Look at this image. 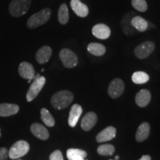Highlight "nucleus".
Masks as SVG:
<instances>
[{
	"label": "nucleus",
	"instance_id": "obj_1",
	"mask_svg": "<svg viewBox=\"0 0 160 160\" xmlns=\"http://www.w3.org/2000/svg\"><path fill=\"white\" fill-rule=\"evenodd\" d=\"M73 99V94L71 91H60L51 97V105L57 110L65 109L68 106L71 105Z\"/></svg>",
	"mask_w": 160,
	"mask_h": 160
},
{
	"label": "nucleus",
	"instance_id": "obj_2",
	"mask_svg": "<svg viewBox=\"0 0 160 160\" xmlns=\"http://www.w3.org/2000/svg\"><path fill=\"white\" fill-rule=\"evenodd\" d=\"M51 16V9L47 8L31 16L27 22V26L30 29H35L39 26L45 25L49 21Z\"/></svg>",
	"mask_w": 160,
	"mask_h": 160
},
{
	"label": "nucleus",
	"instance_id": "obj_3",
	"mask_svg": "<svg viewBox=\"0 0 160 160\" xmlns=\"http://www.w3.org/2000/svg\"><path fill=\"white\" fill-rule=\"evenodd\" d=\"M31 5V0H12L9 5V13L13 17L25 14Z\"/></svg>",
	"mask_w": 160,
	"mask_h": 160
},
{
	"label": "nucleus",
	"instance_id": "obj_4",
	"mask_svg": "<svg viewBox=\"0 0 160 160\" xmlns=\"http://www.w3.org/2000/svg\"><path fill=\"white\" fill-rule=\"evenodd\" d=\"M33 81L30 86L28 91L26 99L28 102H31L39 95L40 91L43 88L45 85L46 79L44 77L40 76L39 73L33 77Z\"/></svg>",
	"mask_w": 160,
	"mask_h": 160
},
{
	"label": "nucleus",
	"instance_id": "obj_5",
	"mask_svg": "<svg viewBox=\"0 0 160 160\" xmlns=\"http://www.w3.org/2000/svg\"><path fill=\"white\" fill-rule=\"evenodd\" d=\"M29 150V144L24 140H19L11 146L8 151V157L11 159H19L27 154Z\"/></svg>",
	"mask_w": 160,
	"mask_h": 160
},
{
	"label": "nucleus",
	"instance_id": "obj_6",
	"mask_svg": "<svg viewBox=\"0 0 160 160\" xmlns=\"http://www.w3.org/2000/svg\"><path fill=\"white\" fill-rule=\"evenodd\" d=\"M59 58L67 68H73L78 64V57L75 53L70 49L64 48L60 51Z\"/></svg>",
	"mask_w": 160,
	"mask_h": 160
},
{
	"label": "nucleus",
	"instance_id": "obj_7",
	"mask_svg": "<svg viewBox=\"0 0 160 160\" xmlns=\"http://www.w3.org/2000/svg\"><path fill=\"white\" fill-rule=\"evenodd\" d=\"M155 49V44L153 42L146 41L140 44L134 50L136 57L140 59H144L153 53Z\"/></svg>",
	"mask_w": 160,
	"mask_h": 160
},
{
	"label": "nucleus",
	"instance_id": "obj_8",
	"mask_svg": "<svg viewBox=\"0 0 160 160\" xmlns=\"http://www.w3.org/2000/svg\"><path fill=\"white\" fill-rule=\"evenodd\" d=\"M125 90V84L122 79L119 78H116L113 79L110 83L108 89V95L113 99H117L123 93Z\"/></svg>",
	"mask_w": 160,
	"mask_h": 160
},
{
	"label": "nucleus",
	"instance_id": "obj_9",
	"mask_svg": "<svg viewBox=\"0 0 160 160\" xmlns=\"http://www.w3.org/2000/svg\"><path fill=\"white\" fill-rule=\"evenodd\" d=\"M19 73L23 79H28V83L35 77V70L31 63L23 62L19 66Z\"/></svg>",
	"mask_w": 160,
	"mask_h": 160
},
{
	"label": "nucleus",
	"instance_id": "obj_10",
	"mask_svg": "<svg viewBox=\"0 0 160 160\" xmlns=\"http://www.w3.org/2000/svg\"><path fill=\"white\" fill-rule=\"evenodd\" d=\"M92 33L99 39H107L111 36V29L105 24H97L92 28Z\"/></svg>",
	"mask_w": 160,
	"mask_h": 160
},
{
	"label": "nucleus",
	"instance_id": "obj_11",
	"mask_svg": "<svg viewBox=\"0 0 160 160\" xmlns=\"http://www.w3.org/2000/svg\"><path fill=\"white\" fill-rule=\"evenodd\" d=\"M97 122V116L94 112H88L81 121V127L83 131H88L94 127Z\"/></svg>",
	"mask_w": 160,
	"mask_h": 160
},
{
	"label": "nucleus",
	"instance_id": "obj_12",
	"mask_svg": "<svg viewBox=\"0 0 160 160\" xmlns=\"http://www.w3.org/2000/svg\"><path fill=\"white\" fill-rule=\"evenodd\" d=\"M71 7L73 11L78 17L84 18L86 17L89 13V9L88 6L82 2L80 0H71Z\"/></svg>",
	"mask_w": 160,
	"mask_h": 160
},
{
	"label": "nucleus",
	"instance_id": "obj_13",
	"mask_svg": "<svg viewBox=\"0 0 160 160\" xmlns=\"http://www.w3.org/2000/svg\"><path fill=\"white\" fill-rule=\"evenodd\" d=\"M117 130L113 126H109L102 130L97 136V141L98 142H105L110 141L116 137Z\"/></svg>",
	"mask_w": 160,
	"mask_h": 160
},
{
	"label": "nucleus",
	"instance_id": "obj_14",
	"mask_svg": "<svg viewBox=\"0 0 160 160\" xmlns=\"http://www.w3.org/2000/svg\"><path fill=\"white\" fill-rule=\"evenodd\" d=\"M151 99V94L147 89H142L138 92L136 95L135 101L139 107H146L150 103Z\"/></svg>",
	"mask_w": 160,
	"mask_h": 160
},
{
	"label": "nucleus",
	"instance_id": "obj_15",
	"mask_svg": "<svg viewBox=\"0 0 160 160\" xmlns=\"http://www.w3.org/2000/svg\"><path fill=\"white\" fill-rule=\"evenodd\" d=\"M135 16V13H133V12H130V13H127V14L123 17L122 20V28L123 32L126 35L130 36L134 33V28H133V27L131 25V19H133Z\"/></svg>",
	"mask_w": 160,
	"mask_h": 160
},
{
	"label": "nucleus",
	"instance_id": "obj_16",
	"mask_svg": "<svg viewBox=\"0 0 160 160\" xmlns=\"http://www.w3.org/2000/svg\"><path fill=\"white\" fill-rule=\"evenodd\" d=\"M19 111V105L16 104H0V117H7L17 114Z\"/></svg>",
	"mask_w": 160,
	"mask_h": 160
},
{
	"label": "nucleus",
	"instance_id": "obj_17",
	"mask_svg": "<svg viewBox=\"0 0 160 160\" xmlns=\"http://www.w3.org/2000/svg\"><path fill=\"white\" fill-rule=\"evenodd\" d=\"M82 113V108L81 105L75 104L71 107L68 117V124L72 128H74L79 121V119Z\"/></svg>",
	"mask_w": 160,
	"mask_h": 160
},
{
	"label": "nucleus",
	"instance_id": "obj_18",
	"mask_svg": "<svg viewBox=\"0 0 160 160\" xmlns=\"http://www.w3.org/2000/svg\"><path fill=\"white\" fill-rule=\"evenodd\" d=\"M31 131L36 137L42 140H47L49 138V133L45 126L39 123H33L31 126Z\"/></svg>",
	"mask_w": 160,
	"mask_h": 160
},
{
	"label": "nucleus",
	"instance_id": "obj_19",
	"mask_svg": "<svg viewBox=\"0 0 160 160\" xmlns=\"http://www.w3.org/2000/svg\"><path fill=\"white\" fill-rule=\"evenodd\" d=\"M52 55V49L49 46H43L36 53V59L39 64H45L49 61Z\"/></svg>",
	"mask_w": 160,
	"mask_h": 160
},
{
	"label": "nucleus",
	"instance_id": "obj_20",
	"mask_svg": "<svg viewBox=\"0 0 160 160\" xmlns=\"http://www.w3.org/2000/svg\"><path fill=\"white\" fill-rule=\"evenodd\" d=\"M151 127L148 122H143L139 126L136 133V140L139 142L145 141L149 137Z\"/></svg>",
	"mask_w": 160,
	"mask_h": 160
},
{
	"label": "nucleus",
	"instance_id": "obj_21",
	"mask_svg": "<svg viewBox=\"0 0 160 160\" xmlns=\"http://www.w3.org/2000/svg\"><path fill=\"white\" fill-rule=\"evenodd\" d=\"M131 25L138 31L144 32L148 28V22L139 16H135L131 19Z\"/></svg>",
	"mask_w": 160,
	"mask_h": 160
},
{
	"label": "nucleus",
	"instance_id": "obj_22",
	"mask_svg": "<svg viewBox=\"0 0 160 160\" xmlns=\"http://www.w3.org/2000/svg\"><path fill=\"white\" fill-rule=\"evenodd\" d=\"M66 155L68 160H79L85 159L87 157V152L81 149L70 148L66 152Z\"/></svg>",
	"mask_w": 160,
	"mask_h": 160
},
{
	"label": "nucleus",
	"instance_id": "obj_23",
	"mask_svg": "<svg viewBox=\"0 0 160 160\" xmlns=\"http://www.w3.org/2000/svg\"><path fill=\"white\" fill-rule=\"evenodd\" d=\"M88 51L92 55H94L96 57H101L105 53L106 48L102 44L92 42L88 45Z\"/></svg>",
	"mask_w": 160,
	"mask_h": 160
},
{
	"label": "nucleus",
	"instance_id": "obj_24",
	"mask_svg": "<svg viewBox=\"0 0 160 160\" xmlns=\"http://www.w3.org/2000/svg\"><path fill=\"white\" fill-rule=\"evenodd\" d=\"M58 20L61 25H65L68 22L69 12L66 4H62L59 7V11H58Z\"/></svg>",
	"mask_w": 160,
	"mask_h": 160
},
{
	"label": "nucleus",
	"instance_id": "obj_25",
	"mask_svg": "<svg viewBox=\"0 0 160 160\" xmlns=\"http://www.w3.org/2000/svg\"><path fill=\"white\" fill-rule=\"evenodd\" d=\"M41 119L48 127H53L55 125V120L51 113L46 108H42L41 110Z\"/></svg>",
	"mask_w": 160,
	"mask_h": 160
},
{
	"label": "nucleus",
	"instance_id": "obj_26",
	"mask_svg": "<svg viewBox=\"0 0 160 160\" xmlns=\"http://www.w3.org/2000/svg\"><path fill=\"white\" fill-rule=\"evenodd\" d=\"M131 79L133 83L140 85V84H144L148 82L150 78L148 74H147L145 72L137 71L133 73V74L132 75Z\"/></svg>",
	"mask_w": 160,
	"mask_h": 160
},
{
	"label": "nucleus",
	"instance_id": "obj_27",
	"mask_svg": "<svg viewBox=\"0 0 160 160\" xmlns=\"http://www.w3.org/2000/svg\"><path fill=\"white\" fill-rule=\"evenodd\" d=\"M97 152L102 156H111L114 153L115 148L111 144H104L98 147Z\"/></svg>",
	"mask_w": 160,
	"mask_h": 160
},
{
	"label": "nucleus",
	"instance_id": "obj_28",
	"mask_svg": "<svg viewBox=\"0 0 160 160\" xmlns=\"http://www.w3.org/2000/svg\"><path fill=\"white\" fill-rule=\"evenodd\" d=\"M131 4L137 11L145 12L148 10V5L145 0H131Z\"/></svg>",
	"mask_w": 160,
	"mask_h": 160
},
{
	"label": "nucleus",
	"instance_id": "obj_29",
	"mask_svg": "<svg viewBox=\"0 0 160 160\" xmlns=\"http://www.w3.org/2000/svg\"><path fill=\"white\" fill-rule=\"evenodd\" d=\"M49 159L50 160H64L62 153L59 150H57V151L51 153V154L50 155Z\"/></svg>",
	"mask_w": 160,
	"mask_h": 160
},
{
	"label": "nucleus",
	"instance_id": "obj_30",
	"mask_svg": "<svg viewBox=\"0 0 160 160\" xmlns=\"http://www.w3.org/2000/svg\"><path fill=\"white\" fill-rule=\"evenodd\" d=\"M8 157V150L6 148H0V160H7Z\"/></svg>",
	"mask_w": 160,
	"mask_h": 160
},
{
	"label": "nucleus",
	"instance_id": "obj_31",
	"mask_svg": "<svg viewBox=\"0 0 160 160\" xmlns=\"http://www.w3.org/2000/svg\"><path fill=\"white\" fill-rule=\"evenodd\" d=\"M139 160H151V157L149 155H144Z\"/></svg>",
	"mask_w": 160,
	"mask_h": 160
},
{
	"label": "nucleus",
	"instance_id": "obj_32",
	"mask_svg": "<svg viewBox=\"0 0 160 160\" xmlns=\"http://www.w3.org/2000/svg\"><path fill=\"white\" fill-rule=\"evenodd\" d=\"M119 156H117V157H115V160H117V159H119Z\"/></svg>",
	"mask_w": 160,
	"mask_h": 160
},
{
	"label": "nucleus",
	"instance_id": "obj_33",
	"mask_svg": "<svg viewBox=\"0 0 160 160\" xmlns=\"http://www.w3.org/2000/svg\"><path fill=\"white\" fill-rule=\"evenodd\" d=\"M2 136V133H1V128H0V137H1Z\"/></svg>",
	"mask_w": 160,
	"mask_h": 160
},
{
	"label": "nucleus",
	"instance_id": "obj_34",
	"mask_svg": "<svg viewBox=\"0 0 160 160\" xmlns=\"http://www.w3.org/2000/svg\"><path fill=\"white\" fill-rule=\"evenodd\" d=\"M79 160H86V159H79Z\"/></svg>",
	"mask_w": 160,
	"mask_h": 160
},
{
	"label": "nucleus",
	"instance_id": "obj_35",
	"mask_svg": "<svg viewBox=\"0 0 160 160\" xmlns=\"http://www.w3.org/2000/svg\"><path fill=\"white\" fill-rule=\"evenodd\" d=\"M109 160H113V159H109Z\"/></svg>",
	"mask_w": 160,
	"mask_h": 160
}]
</instances>
